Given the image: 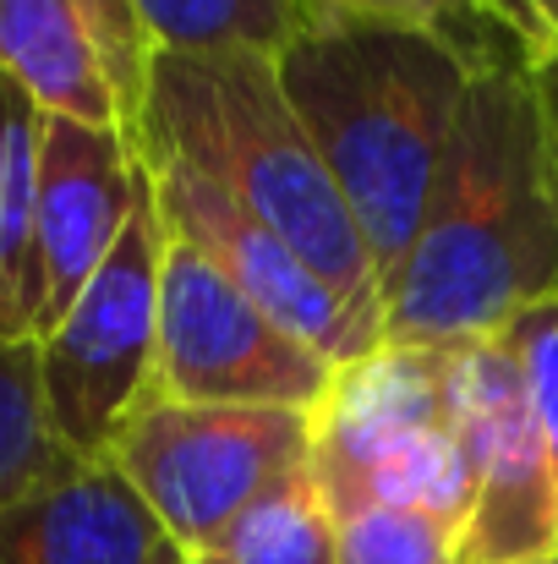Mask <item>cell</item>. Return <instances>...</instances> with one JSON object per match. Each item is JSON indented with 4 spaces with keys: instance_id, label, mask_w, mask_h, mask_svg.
<instances>
[{
    "instance_id": "obj_1",
    "label": "cell",
    "mask_w": 558,
    "mask_h": 564,
    "mask_svg": "<svg viewBox=\"0 0 558 564\" xmlns=\"http://www.w3.org/2000/svg\"><path fill=\"white\" fill-rule=\"evenodd\" d=\"M558 291V182L537 72L493 50L460 105V127L411 252L383 280L389 346L499 340Z\"/></svg>"
},
{
    "instance_id": "obj_2",
    "label": "cell",
    "mask_w": 558,
    "mask_h": 564,
    "mask_svg": "<svg viewBox=\"0 0 558 564\" xmlns=\"http://www.w3.org/2000/svg\"><path fill=\"white\" fill-rule=\"evenodd\" d=\"M488 55L422 28H302L274 55L280 88L357 214L383 280L427 219L460 105Z\"/></svg>"
},
{
    "instance_id": "obj_3",
    "label": "cell",
    "mask_w": 558,
    "mask_h": 564,
    "mask_svg": "<svg viewBox=\"0 0 558 564\" xmlns=\"http://www.w3.org/2000/svg\"><path fill=\"white\" fill-rule=\"evenodd\" d=\"M138 154L176 160L219 182L351 307L383 324V274L368 236L291 110L274 55H154Z\"/></svg>"
},
{
    "instance_id": "obj_4",
    "label": "cell",
    "mask_w": 558,
    "mask_h": 564,
    "mask_svg": "<svg viewBox=\"0 0 558 564\" xmlns=\"http://www.w3.org/2000/svg\"><path fill=\"white\" fill-rule=\"evenodd\" d=\"M313 482L335 521L368 505H416L466 527L471 488L449 351L383 340L346 362L313 411Z\"/></svg>"
},
{
    "instance_id": "obj_5",
    "label": "cell",
    "mask_w": 558,
    "mask_h": 564,
    "mask_svg": "<svg viewBox=\"0 0 558 564\" xmlns=\"http://www.w3.org/2000/svg\"><path fill=\"white\" fill-rule=\"evenodd\" d=\"M160 269H165V219L154 203V182L143 176L121 241L88 280V291L72 302V313L39 340L50 427L77 460H105L132 411L154 400Z\"/></svg>"
},
{
    "instance_id": "obj_6",
    "label": "cell",
    "mask_w": 558,
    "mask_h": 564,
    "mask_svg": "<svg viewBox=\"0 0 558 564\" xmlns=\"http://www.w3.org/2000/svg\"><path fill=\"white\" fill-rule=\"evenodd\" d=\"M182 554L208 549L247 505L313 466V411L149 400L105 455Z\"/></svg>"
},
{
    "instance_id": "obj_7",
    "label": "cell",
    "mask_w": 558,
    "mask_h": 564,
    "mask_svg": "<svg viewBox=\"0 0 558 564\" xmlns=\"http://www.w3.org/2000/svg\"><path fill=\"white\" fill-rule=\"evenodd\" d=\"M335 362L269 318L208 252L165 230L154 400L318 411Z\"/></svg>"
},
{
    "instance_id": "obj_8",
    "label": "cell",
    "mask_w": 558,
    "mask_h": 564,
    "mask_svg": "<svg viewBox=\"0 0 558 564\" xmlns=\"http://www.w3.org/2000/svg\"><path fill=\"white\" fill-rule=\"evenodd\" d=\"M455 427L466 455V564H543L558 554L554 466L532 389L504 340L449 346Z\"/></svg>"
},
{
    "instance_id": "obj_9",
    "label": "cell",
    "mask_w": 558,
    "mask_h": 564,
    "mask_svg": "<svg viewBox=\"0 0 558 564\" xmlns=\"http://www.w3.org/2000/svg\"><path fill=\"white\" fill-rule=\"evenodd\" d=\"M143 165H149L165 230L192 241L197 252H208L269 318H280L291 335H302L335 368L383 346V324L368 318L362 307H351L274 225H263L219 182L197 176L192 165H176V160H143Z\"/></svg>"
},
{
    "instance_id": "obj_10",
    "label": "cell",
    "mask_w": 558,
    "mask_h": 564,
    "mask_svg": "<svg viewBox=\"0 0 558 564\" xmlns=\"http://www.w3.org/2000/svg\"><path fill=\"white\" fill-rule=\"evenodd\" d=\"M143 154L116 127H88L72 116H44L39 138V285L44 324L39 340L72 313L110 247L121 241L138 192Z\"/></svg>"
},
{
    "instance_id": "obj_11",
    "label": "cell",
    "mask_w": 558,
    "mask_h": 564,
    "mask_svg": "<svg viewBox=\"0 0 558 564\" xmlns=\"http://www.w3.org/2000/svg\"><path fill=\"white\" fill-rule=\"evenodd\" d=\"M0 564H186V554L110 460H72L0 510Z\"/></svg>"
},
{
    "instance_id": "obj_12",
    "label": "cell",
    "mask_w": 558,
    "mask_h": 564,
    "mask_svg": "<svg viewBox=\"0 0 558 564\" xmlns=\"http://www.w3.org/2000/svg\"><path fill=\"white\" fill-rule=\"evenodd\" d=\"M0 72L28 88L44 116L127 132L83 0H0Z\"/></svg>"
},
{
    "instance_id": "obj_13",
    "label": "cell",
    "mask_w": 558,
    "mask_h": 564,
    "mask_svg": "<svg viewBox=\"0 0 558 564\" xmlns=\"http://www.w3.org/2000/svg\"><path fill=\"white\" fill-rule=\"evenodd\" d=\"M39 138L44 110L0 72V335L39 340Z\"/></svg>"
},
{
    "instance_id": "obj_14",
    "label": "cell",
    "mask_w": 558,
    "mask_h": 564,
    "mask_svg": "<svg viewBox=\"0 0 558 564\" xmlns=\"http://www.w3.org/2000/svg\"><path fill=\"white\" fill-rule=\"evenodd\" d=\"M186 564H340L335 510L318 494L313 466L247 505L208 549L186 554Z\"/></svg>"
},
{
    "instance_id": "obj_15",
    "label": "cell",
    "mask_w": 558,
    "mask_h": 564,
    "mask_svg": "<svg viewBox=\"0 0 558 564\" xmlns=\"http://www.w3.org/2000/svg\"><path fill=\"white\" fill-rule=\"evenodd\" d=\"M154 55H280L302 28L296 0H138Z\"/></svg>"
},
{
    "instance_id": "obj_16",
    "label": "cell",
    "mask_w": 558,
    "mask_h": 564,
    "mask_svg": "<svg viewBox=\"0 0 558 564\" xmlns=\"http://www.w3.org/2000/svg\"><path fill=\"white\" fill-rule=\"evenodd\" d=\"M77 455L50 427L44 373H39V340L0 335V510L39 482L61 477Z\"/></svg>"
},
{
    "instance_id": "obj_17",
    "label": "cell",
    "mask_w": 558,
    "mask_h": 564,
    "mask_svg": "<svg viewBox=\"0 0 558 564\" xmlns=\"http://www.w3.org/2000/svg\"><path fill=\"white\" fill-rule=\"evenodd\" d=\"M340 564H466V527L416 505H368L335 521Z\"/></svg>"
},
{
    "instance_id": "obj_18",
    "label": "cell",
    "mask_w": 558,
    "mask_h": 564,
    "mask_svg": "<svg viewBox=\"0 0 558 564\" xmlns=\"http://www.w3.org/2000/svg\"><path fill=\"white\" fill-rule=\"evenodd\" d=\"M307 28H422L460 39L471 50H499L510 44L477 0H296Z\"/></svg>"
},
{
    "instance_id": "obj_19",
    "label": "cell",
    "mask_w": 558,
    "mask_h": 564,
    "mask_svg": "<svg viewBox=\"0 0 558 564\" xmlns=\"http://www.w3.org/2000/svg\"><path fill=\"white\" fill-rule=\"evenodd\" d=\"M532 389V411H537V427H543V449H548V466H554V499H558V291L532 302L504 335H499Z\"/></svg>"
},
{
    "instance_id": "obj_20",
    "label": "cell",
    "mask_w": 558,
    "mask_h": 564,
    "mask_svg": "<svg viewBox=\"0 0 558 564\" xmlns=\"http://www.w3.org/2000/svg\"><path fill=\"white\" fill-rule=\"evenodd\" d=\"M482 17L532 61H558V0H477Z\"/></svg>"
},
{
    "instance_id": "obj_21",
    "label": "cell",
    "mask_w": 558,
    "mask_h": 564,
    "mask_svg": "<svg viewBox=\"0 0 558 564\" xmlns=\"http://www.w3.org/2000/svg\"><path fill=\"white\" fill-rule=\"evenodd\" d=\"M537 72V94H543V116H548V149H554V182H558V61L532 66Z\"/></svg>"
},
{
    "instance_id": "obj_22",
    "label": "cell",
    "mask_w": 558,
    "mask_h": 564,
    "mask_svg": "<svg viewBox=\"0 0 558 564\" xmlns=\"http://www.w3.org/2000/svg\"><path fill=\"white\" fill-rule=\"evenodd\" d=\"M543 564H558V554H554V560H543Z\"/></svg>"
}]
</instances>
